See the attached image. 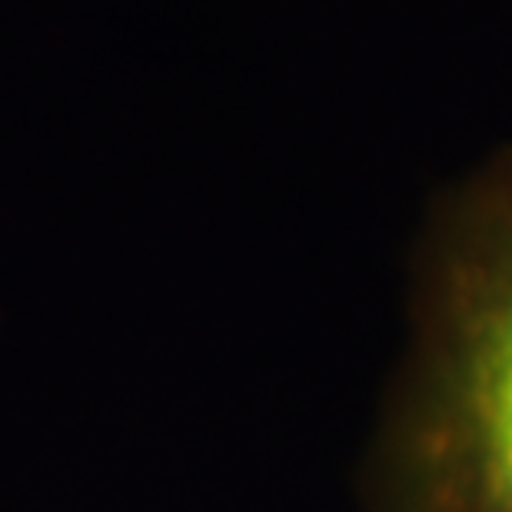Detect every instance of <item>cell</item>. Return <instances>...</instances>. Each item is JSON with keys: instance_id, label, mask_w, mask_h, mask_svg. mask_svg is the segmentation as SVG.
<instances>
[{"instance_id": "cell-1", "label": "cell", "mask_w": 512, "mask_h": 512, "mask_svg": "<svg viewBox=\"0 0 512 512\" xmlns=\"http://www.w3.org/2000/svg\"><path fill=\"white\" fill-rule=\"evenodd\" d=\"M370 512H512V157L429 227Z\"/></svg>"}]
</instances>
